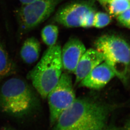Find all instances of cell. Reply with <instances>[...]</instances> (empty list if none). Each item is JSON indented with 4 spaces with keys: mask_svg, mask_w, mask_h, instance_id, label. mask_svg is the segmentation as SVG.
<instances>
[{
    "mask_svg": "<svg viewBox=\"0 0 130 130\" xmlns=\"http://www.w3.org/2000/svg\"><path fill=\"white\" fill-rule=\"evenodd\" d=\"M112 108L86 98H76L58 118L52 130H99L106 126Z\"/></svg>",
    "mask_w": 130,
    "mask_h": 130,
    "instance_id": "cell-1",
    "label": "cell"
},
{
    "mask_svg": "<svg viewBox=\"0 0 130 130\" xmlns=\"http://www.w3.org/2000/svg\"><path fill=\"white\" fill-rule=\"evenodd\" d=\"M37 102L30 86L19 78L8 79L0 87V108L7 114L24 116L34 110Z\"/></svg>",
    "mask_w": 130,
    "mask_h": 130,
    "instance_id": "cell-2",
    "label": "cell"
},
{
    "mask_svg": "<svg viewBox=\"0 0 130 130\" xmlns=\"http://www.w3.org/2000/svg\"><path fill=\"white\" fill-rule=\"evenodd\" d=\"M61 48L59 44L49 47L39 63L28 74V79L43 99H46L61 76Z\"/></svg>",
    "mask_w": 130,
    "mask_h": 130,
    "instance_id": "cell-3",
    "label": "cell"
},
{
    "mask_svg": "<svg viewBox=\"0 0 130 130\" xmlns=\"http://www.w3.org/2000/svg\"><path fill=\"white\" fill-rule=\"evenodd\" d=\"M95 49L104 55V61L111 67L123 85L130 79V46L125 40L114 35H104L94 43Z\"/></svg>",
    "mask_w": 130,
    "mask_h": 130,
    "instance_id": "cell-4",
    "label": "cell"
},
{
    "mask_svg": "<svg viewBox=\"0 0 130 130\" xmlns=\"http://www.w3.org/2000/svg\"><path fill=\"white\" fill-rule=\"evenodd\" d=\"M50 122L53 125L60 114L76 99L71 76L62 73L56 85L48 94Z\"/></svg>",
    "mask_w": 130,
    "mask_h": 130,
    "instance_id": "cell-5",
    "label": "cell"
},
{
    "mask_svg": "<svg viewBox=\"0 0 130 130\" xmlns=\"http://www.w3.org/2000/svg\"><path fill=\"white\" fill-rule=\"evenodd\" d=\"M62 0H36L23 5L19 13V22L25 31L34 29L47 19Z\"/></svg>",
    "mask_w": 130,
    "mask_h": 130,
    "instance_id": "cell-6",
    "label": "cell"
},
{
    "mask_svg": "<svg viewBox=\"0 0 130 130\" xmlns=\"http://www.w3.org/2000/svg\"><path fill=\"white\" fill-rule=\"evenodd\" d=\"M93 9L94 5L91 1H72L60 7L55 13L53 20L67 28L79 27L84 17Z\"/></svg>",
    "mask_w": 130,
    "mask_h": 130,
    "instance_id": "cell-7",
    "label": "cell"
},
{
    "mask_svg": "<svg viewBox=\"0 0 130 130\" xmlns=\"http://www.w3.org/2000/svg\"><path fill=\"white\" fill-rule=\"evenodd\" d=\"M85 46L79 39L71 38L65 44L61 52L62 63L67 73H74L79 60L86 51Z\"/></svg>",
    "mask_w": 130,
    "mask_h": 130,
    "instance_id": "cell-8",
    "label": "cell"
},
{
    "mask_svg": "<svg viewBox=\"0 0 130 130\" xmlns=\"http://www.w3.org/2000/svg\"><path fill=\"white\" fill-rule=\"evenodd\" d=\"M115 76V73L111 67L104 61L79 83V86L99 90L105 86Z\"/></svg>",
    "mask_w": 130,
    "mask_h": 130,
    "instance_id": "cell-9",
    "label": "cell"
},
{
    "mask_svg": "<svg viewBox=\"0 0 130 130\" xmlns=\"http://www.w3.org/2000/svg\"><path fill=\"white\" fill-rule=\"evenodd\" d=\"M104 61V55L95 49L86 50L79 60L75 70V85L79 84L93 69Z\"/></svg>",
    "mask_w": 130,
    "mask_h": 130,
    "instance_id": "cell-10",
    "label": "cell"
},
{
    "mask_svg": "<svg viewBox=\"0 0 130 130\" xmlns=\"http://www.w3.org/2000/svg\"><path fill=\"white\" fill-rule=\"evenodd\" d=\"M41 51L40 43L37 39L31 37L25 40L20 50L22 59L27 64H32L39 59Z\"/></svg>",
    "mask_w": 130,
    "mask_h": 130,
    "instance_id": "cell-11",
    "label": "cell"
},
{
    "mask_svg": "<svg viewBox=\"0 0 130 130\" xmlns=\"http://www.w3.org/2000/svg\"><path fill=\"white\" fill-rule=\"evenodd\" d=\"M15 71L14 63L0 39V82Z\"/></svg>",
    "mask_w": 130,
    "mask_h": 130,
    "instance_id": "cell-12",
    "label": "cell"
},
{
    "mask_svg": "<svg viewBox=\"0 0 130 130\" xmlns=\"http://www.w3.org/2000/svg\"><path fill=\"white\" fill-rule=\"evenodd\" d=\"M59 30L58 26L50 24L44 27L41 31V36L44 43L48 47L56 44L58 39Z\"/></svg>",
    "mask_w": 130,
    "mask_h": 130,
    "instance_id": "cell-13",
    "label": "cell"
},
{
    "mask_svg": "<svg viewBox=\"0 0 130 130\" xmlns=\"http://www.w3.org/2000/svg\"><path fill=\"white\" fill-rule=\"evenodd\" d=\"M109 14L113 17H116L130 7L129 0H110L108 4Z\"/></svg>",
    "mask_w": 130,
    "mask_h": 130,
    "instance_id": "cell-14",
    "label": "cell"
},
{
    "mask_svg": "<svg viewBox=\"0 0 130 130\" xmlns=\"http://www.w3.org/2000/svg\"><path fill=\"white\" fill-rule=\"evenodd\" d=\"M111 18L108 14L102 12L95 13L94 17L93 26L97 28H102L108 25Z\"/></svg>",
    "mask_w": 130,
    "mask_h": 130,
    "instance_id": "cell-15",
    "label": "cell"
},
{
    "mask_svg": "<svg viewBox=\"0 0 130 130\" xmlns=\"http://www.w3.org/2000/svg\"><path fill=\"white\" fill-rule=\"evenodd\" d=\"M95 9L90 11L88 13L82 21L80 27L84 28H90L93 26L94 17L95 14Z\"/></svg>",
    "mask_w": 130,
    "mask_h": 130,
    "instance_id": "cell-16",
    "label": "cell"
},
{
    "mask_svg": "<svg viewBox=\"0 0 130 130\" xmlns=\"http://www.w3.org/2000/svg\"><path fill=\"white\" fill-rule=\"evenodd\" d=\"M118 21L122 25L130 28V7L117 17Z\"/></svg>",
    "mask_w": 130,
    "mask_h": 130,
    "instance_id": "cell-17",
    "label": "cell"
},
{
    "mask_svg": "<svg viewBox=\"0 0 130 130\" xmlns=\"http://www.w3.org/2000/svg\"><path fill=\"white\" fill-rule=\"evenodd\" d=\"M99 130H123V129H121L118 127L111 126L105 127V128Z\"/></svg>",
    "mask_w": 130,
    "mask_h": 130,
    "instance_id": "cell-18",
    "label": "cell"
},
{
    "mask_svg": "<svg viewBox=\"0 0 130 130\" xmlns=\"http://www.w3.org/2000/svg\"><path fill=\"white\" fill-rule=\"evenodd\" d=\"M23 5H26L36 1V0H19Z\"/></svg>",
    "mask_w": 130,
    "mask_h": 130,
    "instance_id": "cell-19",
    "label": "cell"
},
{
    "mask_svg": "<svg viewBox=\"0 0 130 130\" xmlns=\"http://www.w3.org/2000/svg\"><path fill=\"white\" fill-rule=\"evenodd\" d=\"M102 5H106L110 0H98Z\"/></svg>",
    "mask_w": 130,
    "mask_h": 130,
    "instance_id": "cell-20",
    "label": "cell"
},
{
    "mask_svg": "<svg viewBox=\"0 0 130 130\" xmlns=\"http://www.w3.org/2000/svg\"><path fill=\"white\" fill-rule=\"evenodd\" d=\"M123 130H130V120L125 125Z\"/></svg>",
    "mask_w": 130,
    "mask_h": 130,
    "instance_id": "cell-21",
    "label": "cell"
},
{
    "mask_svg": "<svg viewBox=\"0 0 130 130\" xmlns=\"http://www.w3.org/2000/svg\"><path fill=\"white\" fill-rule=\"evenodd\" d=\"M1 130H15V129H13V128H9V127H7V128H3V129H1Z\"/></svg>",
    "mask_w": 130,
    "mask_h": 130,
    "instance_id": "cell-22",
    "label": "cell"
},
{
    "mask_svg": "<svg viewBox=\"0 0 130 130\" xmlns=\"http://www.w3.org/2000/svg\"><path fill=\"white\" fill-rule=\"evenodd\" d=\"M129 1H130V0H129Z\"/></svg>",
    "mask_w": 130,
    "mask_h": 130,
    "instance_id": "cell-23",
    "label": "cell"
}]
</instances>
